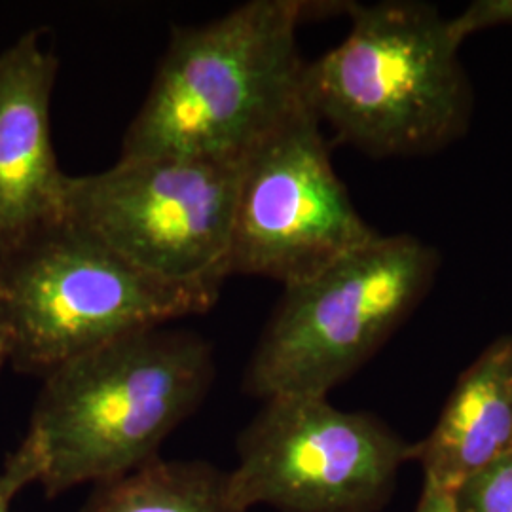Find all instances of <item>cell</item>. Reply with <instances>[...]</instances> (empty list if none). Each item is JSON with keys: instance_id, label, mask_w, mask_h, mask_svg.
I'll return each mask as SVG.
<instances>
[{"instance_id": "6da1fadb", "label": "cell", "mask_w": 512, "mask_h": 512, "mask_svg": "<svg viewBox=\"0 0 512 512\" xmlns=\"http://www.w3.org/2000/svg\"><path fill=\"white\" fill-rule=\"evenodd\" d=\"M217 376L209 340L154 327L57 366L42 380L21 444L46 497L101 484L160 458L167 437L207 399Z\"/></svg>"}, {"instance_id": "7a4b0ae2", "label": "cell", "mask_w": 512, "mask_h": 512, "mask_svg": "<svg viewBox=\"0 0 512 512\" xmlns=\"http://www.w3.org/2000/svg\"><path fill=\"white\" fill-rule=\"evenodd\" d=\"M298 0H251L175 27L122 156L243 160L304 103Z\"/></svg>"}, {"instance_id": "3957f363", "label": "cell", "mask_w": 512, "mask_h": 512, "mask_svg": "<svg viewBox=\"0 0 512 512\" xmlns=\"http://www.w3.org/2000/svg\"><path fill=\"white\" fill-rule=\"evenodd\" d=\"M348 12L346 38L304 67L302 97L321 126L372 158L452 145L469 128L473 93L450 19L410 0Z\"/></svg>"}, {"instance_id": "277c9868", "label": "cell", "mask_w": 512, "mask_h": 512, "mask_svg": "<svg viewBox=\"0 0 512 512\" xmlns=\"http://www.w3.org/2000/svg\"><path fill=\"white\" fill-rule=\"evenodd\" d=\"M220 289L147 274L61 215L0 251L8 363L44 378L118 338L205 313Z\"/></svg>"}, {"instance_id": "5b68a950", "label": "cell", "mask_w": 512, "mask_h": 512, "mask_svg": "<svg viewBox=\"0 0 512 512\" xmlns=\"http://www.w3.org/2000/svg\"><path fill=\"white\" fill-rule=\"evenodd\" d=\"M439 253L421 239L378 236L285 287L243 374L260 401L325 395L382 348L431 289Z\"/></svg>"}, {"instance_id": "8992f818", "label": "cell", "mask_w": 512, "mask_h": 512, "mask_svg": "<svg viewBox=\"0 0 512 512\" xmlns=\"http://www.w3.org/2000/svg\"><path fill=\"white\" fill-rule=\"evenodd\" d=\"M243 160L133 156L69 175L63 215L135 268L181 285H219Z\"/></svg>"}, {"instance_id": "52a82bcc", "label": "cell", "mask_w": 512, "mask_h": 512, "mask_svg": "<svg viewBox=\"0 0 512 512\" xmlns=\"http://www.w3.org/2000/svg\"><path fill=\"white\" fill-rule=\"evenodd\" d=\"M262 408L236 440L230 488L249 512H376L414 459L385 423L336 408L325 395H283Z\"/></svg>"}, {"instance_id": "ba28073f", "label": "cell", "mask_w": 512, "mask_h": 512, "mask_svg": "<svg viewBox=\"0 0 512 512\" xmlns=\"http://www.w3.org/2000/svg\"><path fill=\"white\" fill-rule=\"evenodd\" d=\"M378 236L340 181L306 103L245 154L228 275L268 277L285 289Z\"/></svg>"}, {"instance_id": "9c48e42d", "label": "cell", "mask_w": 512, "mask_h": 512, "mask_svg": "<svg viewBox=\"0 0 512 512\" xmlns=\"http://www.w3.org/2000/svg\"><path fill=\"white\" fill-rule=\"evenodd\" d=\"M57 57L29 31L0 54V251L63 215L50 107Z\"/></svg>"}, {"instance_id": "30bf717a", "label": "cell", "mask_w": 512, "mask_h": 512, "mask_svg": "<svg viewBox=\"0 0 512 512\" xmlns=\"http://www.w3.org/2000/svg\"><path fill=\"white\" fill-rule=\"evenodd\" d=\"M512 452V336L469 366L429 437L414 444L423 486L452 494L463 480Z\"/></svg>"}, {"instance_id": "8fae6325", "label": "cell", "mask_w": 512, "mask_h": 512, "mask_svg": "<svg viewBox=\"0 0 512 512\" xmlns=\"http://www.w3.org/2000/svg\"><path fill=\"white\" fill-rule=\"evenodd\" d=\"M82 512H247L230 471L203 459H152L128 475L92 486Z\"/></svg>"}, {"instance_id": "7c38bea8", "label": "cell", "mask_w": 512, "mask_h": 512, "mask_svg": "<svg viewBox=\"0 0 512 512\" xmlns=\"http://www.w3.org/2000/svg\"><path fill=\"white\" fill-rule=\"evenodd\" d=\"M450 495L454 512H512V452L463 480Z\"/></svg>"}, {"instance_id": "4fadbf2b", "label": "cell", "mask_w": 512, "mask_h": 512, "mask_svg": "<svg viewBox=\"0 0 512 512\" xmlns=\"http://www.w3.org/2000/svg\"><path fill=\"white\" fill-rule=\"evenodd\" d=\"M450 25L461 44L480 31L512 27V0H475L456 18H450Z\"/></svg>"}, {"instance_id": "5bb4252c", "label": "cell", "mask_w": 512, "mask_h": 512, "mask_svg": "<svg viewBox=\"0 0 512 512\" xmlns=\"http://www.w3.org/2000/svg\"><path fill=\"white\" fill-rule=\"evenodd\" d=\"M37 461L31 456V452L19 444L16 452H12L2 469H0V512L12 511L14 497L27 486L37 484Z\"/></svg>"}, {"instance_id": "9a60e30c", "label": "cell", "mask_w": 512, "mask_h": 512, "mask_svg": "<svg viewBox=\"0 0 512 512\" xmlns=\"http://www.w3.org/2000/svg\"><path fill=\"white\" fill-rule=\"evenodd\" d=\"M416 512H454L452 495L431 486H423Z\"/></svg>"}, {"instance_id": "2e32d148", "label": "cell", "mask_w": 512, "mask_h": 512, "mask_svg": "<svg viewBox=\"0 0 512 512\" xmlns=\"http://www.w3.org/2000/svg\"><path fill=\"white\" fill-rule=\"evenodd\" d=\"M6 363H8V346H6V338H4V334L0 330V372H2V368H4Z\"/></svg>"}]
</instances>
